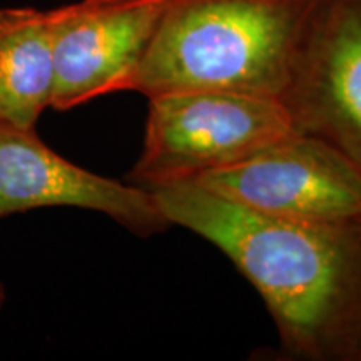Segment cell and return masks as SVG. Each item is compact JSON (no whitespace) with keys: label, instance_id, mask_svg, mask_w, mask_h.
<instances>
[{"label":"cell","instance_id":"cell-3","mask_svg":"<svg viewBox=\"0 0 361 361\" xmlns=\"http://www.w3.org/2000/svg\"><path fill=\"white\" fill-rule=\"evenodd\" d=\"M149 99L142 151L129 183L154 191L229 168L296 133L279 99L178 90Z\"/></svg>","mask_w":361,"mask_h":361},{"label":"cell","instance_id":"cell-8","mask_svg":"<svg viewBox=\"0 0 361 361\" xmlns=\"http://www.w3.org/2000/svg\"><path fill=\"white\" fill-rule=\"evenodd\" d=\"M54 49L49 11L0 8V121L34 129L51 107Z\"/></svg>","mask_w":361,"mask_h":361},{"label":"cell","instance_id":"cell-1","mask_svg":"<svg viewBox=\"0 0 361 361\" xmlns=\"http://www.w3.org/2000/svg\"><path fill=\"white\" fill-rule=\"evenodd\" d=\"M151 192L171 226L218 247L252 284L284 358L361 361V221L276 218L191 183Z\"/></svg>","mask_w":361,"mask_h":361},{"label":"cell","instance_id":"cell-7","mask_svg":"<svg viewBox=\"0 0 361 361\" xmlns=\"http://www.w3.org/2000/svg\"><path fill=\"white\" fill-rule=\"evenodd\" d=\"M54 206L106 214L137 236L171 226L151 191L90 173L45 146L34 129L0 121V218Z\"/></svg>","mask_w":361,"mask_h":361},{"label":"cell","instance_id":"cell-9","mask_svg":"<svg viewBox=\"0 0 361 361\" xmlns=\"http://www.w3.org/2000/svg\"><path fill=\"white\" fill-rule=\"evenodd\" d=\"M4 301H6V293H4V288H2V284H0V310H2V306H4Z\"/></svg>","mask_w":361,"mask_h":361},{"label":"cell","instance_id":"cell-4","mask_svg":"<svg viewBox=\"0 0 361 361\" xmlns=\"http://www.w3.org/2000/svg\"><path fill=\"white\" fill-rule=\"evenodd\" d=\"M189 183L276 218L361 221V169L329 142L298 130L238 164Z\"/></svg>","mask_w":361,"mask_h":361},{"label":"cell","instance_id":"cell-6","mask_svg":"<svg viewBox=\"0 0 361 361\" xmlns=\"http://www.w3.org/2000/svg\"><path fill=\"white\" fill-rule=\"evenodd\" d=\"M281 102L361 169V0H318Z\"/></svg>","mask_w":361,"mask_h":361},{"label":"cell","instance_id":"cell-2","mask_svg":"<svg viewBox=\"0 0 361 361\" xmlns=\"http://www.w3.org/2000/svg\"><path fill=\"white\" fill-rule=\"evenodd\" d=\"M318 0H166L126 90H228L279 99Z\"/></svg>","mask_w":361,"mask_h":361},{"label":"cell","instance_id":"cell-5","mask_svg":"<svg viewBox=\"0 0 361 361\" xmlns=\"http://www.w3.org/2000/svg\"><path fill=\"white\" fill-rule=\"evenodd\" d=\"M166 0H79L49 11L54 49L51 107L69 111L126 90Z\"/></svg>","mask_w":361,"mask_h":361}]
</instances>
